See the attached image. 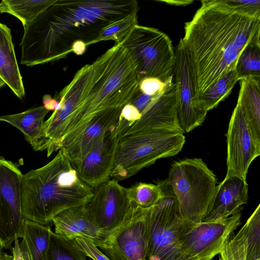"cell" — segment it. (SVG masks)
Masks as SVG:
<instances>
[{"label":"cell","mask_w":260,"mask_h":260,"mask_svg":"<svg viewBox=\"0 0 260 260\" xmlns=\"http://www.w3.org/2000/svg\"><path fill=\"white\" fill-rule=\"evenodd\" d=\"M220 260H221V259L220 258Z\"/></svg>","instance_id":"obj_41"},{"label":"cell","mask_w":260,"mask_h":260,"mask_svg":"<svg viewBox=\"0 0 260 260\" xmlns=\"http://www.w3.org/2000/svg\"><path fill=\"white\" fill-rule=\"evenodd\" d=\"M246 179L235 175L225 176L216 187L208 212L203 221L215 220L239 212L248 201Z\"/></svg>","instance_id":"obj_18"},{"label":"cell","mask_w":260,"mask_h":260,"mask_svg":"<svg viewBox=\"0 0 260 260\" xmlns=\"http://www.w3.org/2000/svg\"><path fill=\"white\" fill-rule=\"evenodd\" d=\"M23 175L15 164L0 157V243L11 250L15 239L23 236Z\"/></svg>","instance_id":"obj_11"},{"label":"cell","mask_w":260,"mask_h":260,"mask_svg":"<svg viewBox=\"0 0 260 260\" xmlns=\"http://www.w3.org/2000/svg\"><path fill=\"white\" fill-rule=\"evenodd\" d=\"M120 43L137 65L139 81L147 78H156L164 83L173 81L175 50L166 34L137 24Z\"/></svg>","instance_id":"obj_7"},{"label":"cell","mask_w":260,"mask_h":260,"mask_svg":"<svg viewBox=\"0 0 260 260\" xmlns=\"http://www.w3.org/2000/svg\"><path fill=\"white\" fill-rule=\"evenodd\" d=\"M150 211L132 206L121 222L94 245L110 260H145Z\"/></svg>","instance_id":"obj_10"},{"label":"cell","mask_w":260,"mask_h":260,"mask_svg":"<svg viewBox=\"0 0 260 260\" xmlns=\"http://www.w3.org/2000/svg\"><path fill=\"white\" fill-rule=\"evenodd\" d=\"M220 259H221V260H225V259H224V258H222V257H220Z\"/></svg>","instance_id":"obj_40"},{"label":"cell","mask_w":260,"mask_h":260,"mask_svg":"<svg viewBox=\"0 0 260 260\" xmlns=\"http://www.w3.org/2000/svg\"><path fill=\"white\" fill-rule=\"evenodd\" d=\"M157 183L163 196L151 207L145 260H182L178 238L181 217L176 199L167 179Z\"/></svg>","instance_id":"obj_8"},{"label":"cell","mask_w":260,"mask_h":260,"mask_svg":"<svg viewBox=\"0 0 260 260\" xmlns=\"http://www.w3.org/2000/svg\"><path fill=\"white\" fill-rule=\"evenodd\" d=\"M174 77L176 88L178 125L184 134L201 125L207 112L196 103L189 68L181 39L175 50Z\"/></svg>","instance_id":"obj_14"},{"label":"cell","mask_w":260,"mask_h":260,"mask_svg":"<svg viewBox=\"0 0 260 260\" xmlns=\"http://www.w3.org/2000/svg\"><path fill=\"white\" fill-rule=\"evenodd\" d=\"M125 188L115 179L95 188L86 204L89 217L94 225L108 231L121 222L132 206Z\"/></svg>","instance_id":"obj_13"},{"label":"cell","mask_w":260,"mask_h":260,"mask_svg":"<svg viewBox=\"0 0 260 260\" xmlns=\"http://www.w3.org/2000/svg\"><path fill=\"white\" fill-rule=\"evenodd\" d=\"M55 233L70 240L82 238L95 243L102 238L106 231L100 229L90 219L86 205L66 209L52 219Z\"/></svg>","instance_id":"obj_19"},{"label":"cell","mask_w":260,"mask_h":260,"mask_svg":"<svg viewBox=\"0 0 260 260\" xmlns=\"http://www.w3.org/2000/svg\"><path fill=\"white\" fill-rule=\"evenodd\" d=\"M55 0H2L0 13H8L17 18L25 27Z\"/></svg>","instance_id":"obj_25"},{"label":"cell","mask_w":260,"mask_h":260,"mask_svg":"<svg viewBox=\"0 0 260 260\" xmlns=\"http://www.w3.org/2000/svg\"><path fill=\"white\" fill-rule=\"evenodd\" d=\"M159 2H165L166 3H168L170 5H173L175 6H184L187 5L188 4H190L192 2H193L192 1H161Z\"/></svg>","instance_id":"obj_36"},{"label":"cell","mask_w":260,"mask_h":260,"mask_svg":"<svg viewBox=\"0 0 260 260\" xmlns=\"http://www.w3.org/2000/svg\"><path fill=\"white\" fill-rule=\"evenodd\" d=\"M137 24V13L128 15L103 28L95 43L108 40L114 41L115 44L120 43Z\"/></svg>","instance_id":"obj_30"},{"label":"cell","mask_w":260,"mask_h":260,"mask_svg":"<svg viewBox=\"0 0 260 260\" xmlns=\"http://www.w3.org/2000/svg\"><path fill=\"white\" fill-rule=\"evenodd\" d=\"M125 192L132 206L144 208L153 206L163 196L161 189L157 183L154 184L139 182L126 188Z\"/></svg>","instance_id":"obj_28"},{"label":"cell","mask_w":260,"mask_h":260,"mask_svg":"<svg viewBox=\"0 0 260 260\" xmlns=\"http://www.w3.org/2000/svg\"><path fill=\"white\" fill-rule=\"evenodd\" d=\"M116 126L107 132L75 168L79 178L92 188L108 181L111 176L119 139Z\"/></svg>","instance_id":"obj_15"},{"label":"cell","mask_w":260,"mask_h":260,"mask_svg":"<svg viewBox=\"0 0 260 260\" xmlns=\"http://www.w3.org/2000/svg\"><path fill=\"white\" fill-rule=\"evenodd\" d=\"M185 142L179 131L153 129L119 137L110 177L122 180L153 165L157 159L180 152Z\"/></svg>","instance_id":"obj_5"},{"label":"cell","mask_w":260,"mask_h":260,"mask_svg":"<svg viewBox=\"0 0 260 260\" xmlns=\"http://www.w3.org/2000/svg\"><path fill=\"white\" fill-rule=\"evenodd\" d=\"M44 106L49 111L58 109L59 106V103L54 99H52L50 95H45L43 97Z\"/></svg>","instance_id":"obj_35"},{"label":"cell","mask_w":260,"mask_h":260,"mask_svg":"<svg viewBox=\"0 0 260 260\" xmlns=\"http://www.w3.org/2000/svg\"><path fill=\"white\" fill-rule=\"evenodd\" d=\"M5 83L0 79V88L5 86Z\"/></svg>","instance_id":"obj_39"},{"label":"cell","mask_w":260,"mask_h":260,"mask_svg":"<svg viewBox=\"0 0 260 260\" xmlns=\"http://www.w3.org/2000/svg\"><path fill=\"white\" fill-rule=\"evenodd\" d=\"M138 83L137 65L121 43L78 70L54 98L71 114L63 145L78 136L99 113L128 104Z\"/></svg>","instance_id":"obj_3"},{"label":"cell","mask_w":260,"mask_h":260,"mask_svg":"<svg viewBox=\"0 0 260 260\" xmlns=\"http://www.w3.org/2000/svg\"><path fill=\"white\" fill-rule=\"evenodd\" d=\"M1 260H13L12 256L7 253H3Z\"/></svg>","instance_id":"obj_37"},{"label":"cell","mask_w":260,"mask_h":260,"mask_svg":"<svg viewBox=\"0 0 260 260\" xmlns=\"http://www.w3.org/2000/svg\"><path fill=\"white\" fill-rule=\"evenodd\" d=\"M181 39L196 97L236 68L242 51L260 43V18L232 9L222 0H204Z\"/></svg>","instance_id":"obj_1"},{"label":"cell","mask_w":260,"mask_h":260,"mask_svg":"<svg viewBox=\"0 0 260 260\" xmlns=\"http://www.w3.org/2000/svg\"><path fill=\"white\" fill-rule=\"evenodd\" d=\"M233 10L245 15L260 18L259 0H222Z\"/></svg>","instance_id":"obj_31"},{"label":"cell","mask_w":260,"mask_h":260,"mask_svg":"<svg viewBox=\"0 0 260 260\" xmlns=\"http://www.w3.org/2000/svg\"><path fill=\"white\" fill-rule=\"evenodd\" d=\"M138 10L136 0H55L24 28L20 63L65 58L75 43L95 44L103 28Z\"/></svg>","instance_id":"obj_2"},{"label":"cell","mask_w":260,"mask_h":260,"mask_svg":"<svg viewBox=\"0 0 260 260\" xmlns=\"http://www.w3.org/2000/svg\"><path fill=\"white\" fill-rule=\"evenodd\" d=\"M22 180L24 217L45 225L60 212L86 205L93 194L61 149L47 165L23 175Z\"/></svg>","instance_id":"obj_4"},{"label":"cell","mask_w":260,"mask_h":260,"mask_svg":"<svg viewBox=\"0 0 260 260\" xmlns=\"http://www.w3.org/2000/svg\"><path fill=\"white\" fill-rule=\"evenodd\" d=\"M173 83H164L156 78H147L139 81L138 87L143 92L155 95L165 91Z\"/></svg>","instance_id":"obj_32"},{"label":"cell","mask_w":260,"mask_h":260,"mask_svg":"<svg viewBox=\"0 0 260 260\" xmlns=\"http://www.w3.org/2000/svg\"><path fill=\"white\" fill-rule=\"evenodd\" d=\"M50 230L49 226L25 220L22 238L26 243L31 260H46Z\"/></svg>","instance_id":"obj_24"},{"label":"cell","mask_w":260,"mask_h":260,"mask_svg":"<svg viewBox=\"0 0 260 260\" xmlns=\"http://www.w3.org/2000/svg\"><path fill=\"white\" fill-rule=\"evenodd\" d=\"M12 251L13 260H31L26 243L23 239L20 243L18 239H15Z\"/></svg>","instance_id":"obj_34"},{"label":"cell","mask_w":260,"mask_h":260,"mask_svg":"<svg viewBox=\"0 0 260 260\" xmlns=\"http://www.w3.org/2000/svg\"><path fill=\"white\" fill-rule=\"evenodd\" d=\"M75 240L86 255L93 260H110L91 241L82 238Z\"/></svg>","instance_id":"obj_33"},{"label":"cell","mask_w":260,"mask_h":260,"mask_svg":"<svg viewBox=\"0 0 260 260\" xmlns=\"http://www.w3.org/2000/svg\"><path fill=\"white\" fill-rule=\"evenodd\" d=\"M240 81L237 104L241 108L255 142L260 145V77H248Z\"/></svg>","instance_id":"obj_22"},{"label":"cell","mask_w":260,"mask_h":260,"mask_svg":"<svg viewBox=\"0 0 260 260\" xmlns=\"http://www.w3.org/2000/svg\"><path fill=\"white\" fill-rule=\"evenodd\" d=\"M176 107V88L173 82L163 93L152 100L141 113L140 119L119 137L153 129L181 131L177 123Z\"/></svg>","instance_id":"obj_16"},{"label":"cell","mask_w":260,"mask_h":260,"mask_svg":"<svg viewBox=\"0 0 260 260\" xmlns=\"http://www.w3.org/2000/svg\"><path fill=\"white\" fill-rule=\"evenodd\" d=\"M0 79L19 99L25 96L22 76L18 66L11 29L0 22Z\"/></svg>","instance_id":"obj_21"},{"label":"cell","mask_w":260,"mask_h":260,"mask_svg":"<svg viewBox=\"0 0 260 260\" xmlns=\"http://www.w3.org/2000/svg\"><path fill=\"white\" fill-rule=\"evenodd\" d=\"M123 107L105 110L94 116L85 129L62 148L75 169L78 164L104 138L105 134L117 125Z\"/></svg>","instance_id":"obj_17"},{"label":"cell","mask_w":260,"mask_h":260,"mask_svg":"<svg viewBox=\"0 0 260 260\" xmlns=\"http://www.w3.org/2000/svg\"><path fill=\"white\" fill-rule=\"evenodd\" d=\"M235 69L239 80L250 76L260 77V43H250L244 48Z\"/></svg>","instance_id":"obj_29"},{"label":"cell","mask_w":260,"mask_h":260,"mask_svg":"<svg viewBox=\"0 0 260 260\" xmlns=\"http://www.w3.org/2000/svg\"><path fill=\"white\" fill-rule=\"evenodd\" d=\"M49 111L43 105L20 113L0 116V121L8 122L19 129L33 147L40 138L44 118Z\"/></svg>","instance_id":"obj_23"},{"label":"cell","mask_w":260,"mask_h":260,"mask_svg":"<svg viewBox=\"0 0 260 260\" xmlns=\"http://www.w3.org/2000/svg\"><path fill=\"white\" fill-rule=\"evenodd\" d=\"M4 248L2 246V245L0 243V260L2 257V254L3 253V250Z\"/></svg>","instance_id":"obj_38"},{"label":"cell","mask_w":260,"mask_h":260,"mask_svg":"<svg viewBox=\"0 0 260 260\" xmlns=\"http://www.w3.org/2000/svg\"><path fill=\"white\" fill-rule=\"evenodd\" d=\"M241 212L215 220L196 222L181 218L178 238L182 260H212L220 254L239 226Z\"/></svg>","instance_id":"obj_9"},{"label":"cell","mask_w":260,"mask_h":260,"mask_svg":"<svg viewBox=\"0 0 260 260\" xmlns=\"http://www.w3.org/2000/svg\"><path fill=\"white\" fill-rule=\"evenodd\" d=\"M86 257L75 239H66L50 230L46 260H86Z\"/></svg>","instance_id":"obj_27"},{"label":"cell","mask_w":260,"mask_h":260,"mask_svg":"<svg viewBox=\"0 0 260 260\" xmlns=\"http://www.w3.org/2000/svg\"><path fill=\"white\" fill-rule=\"evenodd\" d=\"M239 80L236 69L231 71L207 90L197 96L195 99L197 104L208 112L230 94Z\"/></svg>","instance_id":"obj_26"},{"label":"cell","mask_w":260,"mask_h":260,"mask_svg":"<svg viewBox=\"0 0 260 260\" xmlns=\"http://www.w3.org/2000/svg\"><path fill=\"white\" fill-rule=\"evenodd\" d=\"M227 260H260V205L227 242Z\"/></svg>","instance_id":"obj_20"},{"label":"cell","mask_w":260,"mask_h":260,"mask_svg":"<svg viewBox=\"0 0 260 260\" xmlns=\"http://www.w3.org/2000/svg\"><path fill=\"white\" fill-rule=\"evenodd\" d=\"M167 180L176 197L181 218L203 221L217 186L216 176L203 160L192 158L174 162Z\"/></svg>","instance_id":"obj_6"},{"label":"cell","mask_w":260,"mask_h":260,"mask_svg":"<svg viewBox=\"0 0 260 260\" xmlns=\"http://www.w3.org/2000/svg\"><path fill=\"white\" fill-rule=\"evenodd\" d=\"M226 137V176L235 175L246 179L250 164L260 154V145L255 142L238 104L231 116Z\"/></svg>","instance_id":"obj_12"}]
</instances>
